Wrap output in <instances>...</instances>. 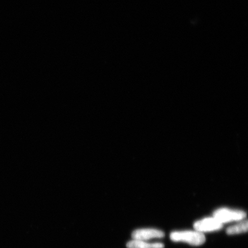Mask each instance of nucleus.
I'll return each instance as SVG.
<instances>
[{
	"label": "nucleus",
	"instance_id": "f257e3e1",
	"mask_svg": "<svg viewBox=\"0 0 248 248\" xmlns=\"http://www.w3.org/2000/svg\"><path fill=\"white\" fill-rule=\"evenodd\" d=\"M170 238L174 242H184L193 246H200L206 241L203 232L195 231L173 232L170 234Z\"/></svg>",
	"mask_w": 248,
	"mask_h": 248
},
{
	"label": "nucleus",
	"instance_id": "f03ea898",
	"mask_svg": "<svg viewBox=\"0 0 248 248\" xmlns=\"http://www.w3.org/2000/svg\"><path fill=\"white\" fill-rule=\"evenodd\" d=\"M213 217L222 224L232 221H241L246 218L247 213L243 210L221 208L213 213Z\"/></svg>",
	"mask_w": 248,
	"mask_h": 248
},
{
	"label": "nucleus",
	"instance_id": "7ed1b4c3",
	"mask_svg": "<svg viewBox=\"0 0 248 248\" xmlns=\"http://www.w3.org/2000/svg\"><path fill=\"white\" fill-rule=\"evenodd\" d=\"M223 228L222 223L215 217H207L195 222L194 224L195 230L201 232L219 231Z\"/></svg>",
	"mask_w": 248,
	"mask_h": 248
},
{
	"label": "nucleus",
	"instance_id": "20e7f679",
	"mask_svg": "<svg viewBox=\"0 0 248 248\" xmlns=\"http://www.w3.org/2000/svg\"><path fill=\"white\" fill-rule=\"evenodd\" d=\"M133 240L147 241L153 238H162L164 237V232L156 229H140L132 232Z\"/></svg>",
	"mask_w": 248,
	"mask_h": 248
},
{
	"label": "nucleus",
	"instance_id": "39448f33",
	"mask_svg": "<svg viewBox=\"0 0 248 248\" xmlns=\"http://www.w3.org/2000/svg\"><path fill=\"white\" fill-rule=\"evenodd\" d=\"M128 248H164V245L160 243H147L146 241L133 240L126 244Z\"/></svg>",
	"mask_w": 248,
	"mask_h": 248
},
{
	"label": "nucleus",
	"instance_id": "423d86ee",
	"mask_svg": "<svg viewBox=\"0 0 248 248\" xmlns=\"http://www.w3.org/2000/svg\"><path fill=\"white\" fill-rule=\"evenodd\" d=\"M248 230V220H241L238 224L232 225L226 229V233L229 235H234L247 232Z\"/></svg>",
	"mask_w": 248,
	"mask_h": 248
}]
</instances>
